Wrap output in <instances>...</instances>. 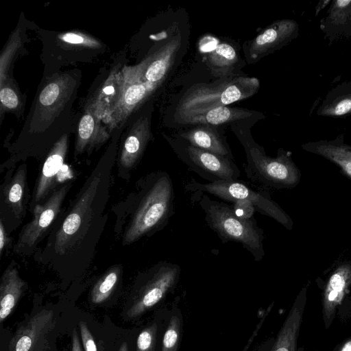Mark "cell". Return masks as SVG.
I'll use <instances>...</instances> for the list:
<instances>
[{"instance_id": "cell-1", "label": "cell", "mask_w": 351, "mask_h": 351, "mask_svg": "<svg viewBox=\"0 0 351 351\" xmlns=\"http://www.w3.org/2000/svg\"><path fill=\"white\" fill-rule=\"evenodd\" d=\"M114 157L102 158L86 177L68 208L52 226L45 245L33 255L60 276H75L93 263L108 219Z\"/></svg>"}, {"instance_id": "cell-2", "label": "cell", "mask_w": 351, "mask_h": 351, "mask_svg": "<svg viewBox=\"0 0 351 351\" xmlns=\"http://www.w3.org/2000/svg\"><path fill=\"white\" fill-rule=\"evenodd\" d=\"M175 194L169 175L164 171L140 178L110 211L115 217L114 232L123 246L149 237L162 230L174 213Z\"/></svg>"}, {"instance_id": "cell-3", "label": "cell", "mask_w": 351, "mask_h": 351, "mask_svg": "<svg viewBox=\"0 0 351 351\" xmlns=\"http://www.w3.org/2000/svg\"><path fill=\"white\" fill-rule=\"evenodd\" d=\"M198 195L195 200L205 214V221L221 241L239 243L258 262L265 256L263 250V230L259 228L254 217L250 219L239 218L232 207L223 202L212 199L206 193Z\"/></svg>"}, {"instance_id": "cell-4", "label": "cell", "mask_w": 351, "mask_h": 351, "mask_svg": "<svg viewBox=\"0 0 351 351\" xmlns=\"http://www.w3.org/2000/svg\"><path fill=\"white\" fill-rule=\"evenodd\" d=\"M259 87L260 82L257 78L245 76L229 77L212 84H195L181 97L175 115L179 119L226 106L252 97Z\"/></svg>"}, {"instance_id": "cell-5", "label": "cell", "mask_w": 351, "mask_h": 351, "mask_svg": "<svg viewBox=\"0 0 351 351\" xmlns=\"http://www.w3.org/2000/svg\"><path fill=\"white\" fill-rule=\"evenodd\" d=\"M239 139L247 158L245 171L252 182L274 189L293 187L298 183L300 173L290 153L280 149L278 156L270 157L254 141L243 137Z\"/></svg>"}, {"instance_id": "cell-6", "label": "cell", "mask_w": 351, "mask_h": 351, "mask_svg": "<svg viewBox=\"0 0 351 351\" xmlns=\"http://www.w3.org/2000/svg\"><path fill=\"white\" fill-rule=\"evenodd\" d=\"M180 271L178 265L164 261L141 272L134 282L128 311L129 317L141 316L172 293L179 282Z\"/></svg>"}, {"instance_id": "cell-7", "label": "cell", "mask_w": 351, "mask_h": 351, "mask_svg": "<svg viewBox=\"0 0 351 351\" xmlns=\"http://www.w3.org/2000/svg\"><path fill=\"white\" fill-rule=\"evenodd\" d=\"M184 188L188 191L209 193L232 203L237 200H248L254 206L256 210L271 217L288 229L292 227L290 217L272 200L269 193L254 189L245 182L237 180L200 183L191 179Z\"/></svg>"}, {"instance_id": "cell-8", "label": "cell", "mask_w": 351, "mask_h": 351, "mask_svg": "<svg viewBox=\"0 0 351 351\" xmlns=\"http://www.w3.org/2000/svg\"><path fill=\"white\" fill-rule=\"evenodd\" d=\"M71 186V182L58 185L43 204L34 208L31 220L22 227L13 245L14 254L21 256L34 254L62 211L63 202Z\"/></svg>"}, {"instance_id": "cell-9", "label": "cell", "mask_w": 351, "mask_h": 351, "mask_svg": "<svg viewBox=\"0 0 351 351\" xmlns=\"http://www.w3.org/2000/svg\"><path fill=\"white\" fill-rule=\"evenodd\" d=\"M27 171L26 164L6 170L0 186V221L9 234L22 224L29 210Z\"/></svg>"}, {"instance_id": "cell-10", "label": "cell", "mask_w": 351, "mask_h": 351, "mask_svg": "<svg viewBox=\"0 0 351 351\" xmlns=\"http://www.w3.org/2000/svg\"><path fill=\"white\" fill-rule=\"evenodd\" d=\"M182 161L209 182L239 180L240 170L234 160L187 144L178 153Z\"/></svg>"}, {"instance_id": "cell-11", "label": "cell", "mask_w": 351, "mask_h": 351, "mask_svg": "<svg viewBox=\"0 0 351 351\" xmlns=\"http://www.w3.org/2000/svg\"><path fill=\"white\" fill-rule=\"evenodd\" d=\"M54 324L52 310L44 309L32 315L10 339L8 351H38Z\"/></svg>"}, {"instance_id": "cell-12", "label": "cell", "mask_w": 351, "mask_h": 351, "mask_svg": "<svg viewBox=\"0 0 351 351\" xmlns=\"http://www.w3.org/2000/svg\"><path fill=\"white\" fill-rule=\"evenodd\" d=\"M298 25L290 19L275 21L259 34L251 43L250 57L256 61L289 43L298 35Z\"/></svg>"}, {"instance_id": "cell-13", "label": "cell", "mask_w": 351, "mask_h": 351, "mask_svg": "<svg viewBox=\"0 0 351 351\" xmlns=\"http://www.w3.org/2000/svg\"><path fill=\"white\" fill-rule=\"evenodd\" d=\"M176 297L169 307L159 313L158 351H178L183 332V316Z\"/></svg>"}, {"instance_id": "cell-14", "label": "cell", "mask_w": 351, "mask_h": 351, "mask_svg": "<svg viewBox=\"0 0 351 351\" xmlns=\"http://www.w3.org/2000/svg\"><path fill=\"white\" fill-rule=\"evenodd\" d=\"M304 302L296 300L277 337L263 342L256 351H296Z\"/></svg>"}, {"instance_id": "cell-15", "label": "cell", "mask_w": 351, "mask_h": 351, "mask_svg": "<svg viewBox=\"0 0 351 351\" xmlns=\"http://www.w3.org/2000/svg\"><path fill=\"white\" fill-rule=\"evenodd\" d=\"M64 160V153L60 149L53 152L45 159L32 194L29 207L31 213L37 205L43 204L57 187L56 180Z\"/></svg>"}, {"instance_id": "cell-16", "label": "cell", "mask_w": 351, "mask_h": 351, "mask_svg": "<svg viewBox=\"0 0 351 351\" xmlns=\"http://www.w3.org/2000/svg\"><path fill=\"white\" fill-rule=\"evenodd\" d=\"M27 287L20 276L17 265L12 261L3 272L0 282V322L12 313Z\"/></svg>"}, {"instance_id": "cell-17", "label": "cell", "mask_w": 351, "mask_h": 351, "mask_svg": "<svg viewBox=\"0 0 351 351\" xmlns=\"http://www.w3.org/2000/svg\"><path fill=\"white\" fill-rule=\"evenodd\" d=\"M210 125H200L180 134L189 144L202 149L234 160L226 142L215 130Z\"/></svg>"}, {"instance_id": "cell-18", "label": "cell", "mask_w": 351, "mask_h": 351, "mask_svg": "<svg viewBox=\"0 0 351 351\" xmlns=\"http://www.w3.org/2000/svg\"><path fill=\"white\" fill-rule=\"evenodd\" d=\"M258 112L242 108L220 106L206 112L178 119L179 122L189 124L217 125L230 122L247 119Z\"/></svg>"}, {"instance_id": "cell-19", "label": "cell", "mask_w": 351, "mask_h": 351, "mask_svg": "<svg viewBox=\"0 0 351 351\" xmlns=\"http://www.w3.org/2000/svg\"><path fill=\"white\" fill-rule=\"evenodd\" d=\"M304 149L324 157L338 165L351 178V145L340 140L319 141L302 145Z\"/></svg>"}, {"instance_id": "cell-20", "label": "cell", "mask_w": 351, "mask_h": 351, "mask_svg": "<svg viewBox=\"0 0 351 351\" xmlns=\"http://www.w3.org/2000/svg\"><path fill=\"white\" fill-rule=\"evenodd\" d=\"M350 285L351 266L345 265L339 267L330 277L326 287L323 302L325 318H330Z\"/></svg>"}, {"instance_id": "cell-21", "label": "cell", "mask_w": 351, "mask_h": 351, "mask_svg": "<svg viewBox=\"0 0 351 351\" xmlns=\"http://www.w3.org/2000/svg\"><path fill=\"white\" fill-rule=\"evenodd\" d=\"M123 274L121 263L109 267L97 280L90 292L92 303L99 304L107 300L121 284Z\"/></svg>"}, {"instance_id": "cell-22", "label": "cell", "mask_w": 351, "mask_h": 351, "mask_svg": "<svg viewBox=\"0 0 351 351\" xmlns=\"http://www.w3.org/2000/svg\"><path fill=\"white\" fill-rule=\"evenodd\" d=\"M238 60V54L232 46L220 43L208 55L207 64L214 75L226 77L232 73Z\"/></svg>"}, {"instance_id": "cell-23", "label": "cell", "mask_w": 351, "mask_h": 351, "mask_svg": "<svg viewBox=\"0 0 351 351\" xmlns=\"http://www.w3.org/2000/svg\"><path fill=\"white\" fill-rule=\"evenodd\" d=\"M180 46V39L175 38L165 45L160 56L148 67L145 77L150 82L162 80L171 69Z\"/></svg>"}, {"instance_id": "cell-24", "label": "cell", "mask_w": 351, "mask_h": 351, "mask_svg": "<svg viewBox=\"0 0 351 351\" xmlns=\"http://www.w3.org/2000/svg\"><path fill=\"white\" fill-rule=\"evenodd\" d=\"M319 114L328 117L351 114V89L336 88L326 97Z\"/></svg>"}, {"instance_id": "cell-25", "label": "cell", "mask_w": 351, "mask_h": 351, "mask_svg": "<svg viewBox=\"0 0 351 351\" xmlns=\"http://www.w3.org/2000/svg\"><path fill=\"white\" fill-rule=\"evenodd\" d=\"M158 327L159 315L138 334L136 351H157Z\"/></svg>"}, {"instance_id": "cell-26", "label": "cell", "mask_w": 351, "mask_h": 351, "mask_svg": "<svg viewBox=\"0 0 351 351\" xmlns=\"http://www.w3.org/2000/svg\"><path fill=\"white\" fill-rule=\"evenodd\" d=\"M232 209L235 215L242 219H250L254 217L256 208L248 200H237L232 202Z\"/></svg>"}, {"instance_id": "cell-27", "label": "cell", "mask_w": 351, "mask_h": 351, "mask_svg": "<svg viewBox=\"0 0 351 351\" xmlns=\"http://www.w3.org/2000/svg\"><path fill=\"white\" fill-rule=\"evenodd\" d=\"M146 88L142 84L132 85L125 94V101L129 105L138 103L145 96Z\"/></svg>"}, {"instance_id": "cell-28", "label": "cell", "mask_w": 351, "mask_h": 351, "mask_svg": "<svg viewBox=\"0 0 351 351\" xmlns=\"http://www.w3.org/2000/svg\"><path fill=\"white\" fill-rule=\"evenodd\" d=\"M79 326L84 351H97L95 339L86 323L84 321H80Z\"/></svg>"}, {"instance_id": "cell-29", "label": "cell", "mask_w": 351, "mask_h": 351, "mask_svg": "<svg viewBox=\"0 0 351 351\" xmlns=\"http://www.w3.org/2000/svg\"><path fill=\"white\" fill-rule=\"evenodd\" d=\"M59 92V87L56 84H49L42 90L40 95V103L44 106L52 104L57 99Z\"/></svg>"}, {"instance_id": "cell-30", "label": "cell", "mask_w": 351, "mask_h": 351, "mask_svg": "<svg viewBox=\"0 0 351 351\" xmlns=\"http://www.w3.org/2000/svg\"><path fill=\"white\" fill-rule=\"evenodd\" d=\"M94 128V120L90 114L84 115L79 124V135L82 140H88L91 136Z\"/></svg>"}, {"instance_id": "cell-31", "label": "cell", "mask_w": 351, "mask_h": 351, "mask_svg": "<svg viewBox=\"0 0 351 351\" xmlns=\"http://www.w3.org/2000/svg\"><path fill=\"white\" fill-rule=\"evenodd\" d=\"M0 99L2 104L9 108H14L17 106V96L15 93L9 88L1 89L0 92Z\"/></svg>"}, {"instance_id": "cell-32", "label": "cell", "mask_w": 351, "mask_h": 351, "mask_svg": "<svg viewBox=\"0 0 351 351\" xmlns=\"http://www.w3.org/2000/svg\"><path fill=\"white\" fill-rule=\"evenodd\" d=\"M11 238L7 232L3 223L0 221V257L1 258L3 253L5 252L11 246Z\"/></svg>"}, {"instance_id": "cell-33", "label": "cell", "mask_w": 351, "mask_h": 351, "mask_svg": "<svg viewBox=\"0 0 351 351\" xmlns=\"http://www.w3.org/2000/svg\"><path fill=\"white\" fill-rule=\"evenodd\" d=\"M62 40L70 43L78 44L82 43L84 38L79 35L70 33L65 34L62 37Z\"/></svg>"}, {"instance_id": "cell-34", "label": "cell", "mask_w": 351, "mask_h": 351, "mask_svg": "<svg viewBox=\"0 0 351 351\" xmlns=\"http://www.w3.org/2000/svg\"><path fill=\"white\" fill-rule=\"evenodd\" d=\"M71 351H82L80 342L78 334L75 328L73 330L72 334V350Z\"/></svg>"}, {"instance_id": "cell-35", "label": "cell", "mask_w": 351, "mask_h": 351, "mask_svg": "<svg viewBox=\"0 0 351 351\" xmlns=\"http://www.w3.org/2000/svg\"><path fill=\"white\" fill-rule=\"evenodd\" d=\"M339 351H351V339L346 342Z\"/></svg>"}, {"instance_id": "cell-36", "label": "cell", "mask_w": 351, "mask_h": 351, "mask_svg": "<svg viewBox=\"0 0 351 351\" xmlns=\"http://www.w3.org/2000/svg\"><path fill=\"white\" fill-rule=\"evenodd\" d=\"M118 351H128V346L126 342H123Z\"/></svg>"}, {"instance_id": "cell-37", "label": "cell", "mask_w": 351, "mask_h": 351, "mask_svg": "<svg viewBox=\"0 0 351 351\" xmlns=\"http://www.w3.org/2000/svg\"><path fill=\"white\" fill-rule=\"evenodd\" d=\"M104 92L106 93V94H111L114 92V88L112 86H108V87H106L105 89H104Z\"/></svg>"}]
</instances>
